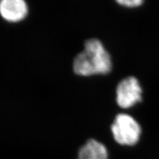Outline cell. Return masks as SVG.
<instances>
[{"label": "cell", "mask_w": 159, "mask_h": 159, "mask_svg": "<svg viewBox=\"0 0 159 159\" xmlns=\"http://www.w3.org/2000/svg\"><path fill=\"white\" fill-rule=\"evenodd\" d=\"M77 159H108V150L104 144L91 139L80 149Z\"/></svg>", "instance_id": "5"}, {"label": "cell", "mask_w": 159, "mask_h": 159, "mask_svg": "<svg viewBox=\"0 0 159 159\" xmlns=\"http://www.w3.org/2000/svg\"><path fill=\"white\" fill-rule=\"evenodd\" d=\"M114 140L121 145L134 146L139 142L142 128L134 117L127 114H119L111 127Z\"/></svg>", "instance_id": "2"}, {"label": "cell", "mask_w": 159, "mask_h": 159, "mask_svg": "<svg viewBox=\"0 0 159 159\" xmlns=\"http://www.w3.org/2000/svg\"><path fill=\"white\" fill-rule=\"evenodd\" d=\"M116 100L120 108L127 109L142 100V89L134 76L127 77L117 85Z\"/></svg>", "instance_id": "3"}, {"label": "cell", "mask_w": 159, "mask_h": 159, "mask_svg": "<svg viewBox=\"0 0 159 159\" xmlns=\"http://www.w3.org/2000/svg\"><path fill=\"white\" fill-rule=\"evenodd\" d=\"M116 2L125 7H136L142 5L144 2L142 0H119Z\"/></svg>", "instance_id": "6"}, {"label": "cell", "mask_w": 159, "mask_h": 159, "mask_svg": "<svg viewBox=\"0 0 159 159\" xmlns=\"http://www.w3.org/2000/svg\"><path fill=\"white\" fill-rule=\"evenodd\" d=\"M28 6L23 0H2L0 2V15L9 22H19L28 14Z\"/></svg>", "instance_id": "4"}, {"label": "cell", "mask_w": 159, "mask_h": 159, "mask_svg": "<svg viewBox=\"0 0 159 159\" xmlns=\"http://www.w3.org/2000/svg\"><path fill=\"white\" fill-rule=\"evenodd\" d=\"M111 69V55L97 39L85 41L83 51L77 55L73 61V71L79 76L107 75Z\"/></svg>", "instance_id": "1"}]
</instances>
